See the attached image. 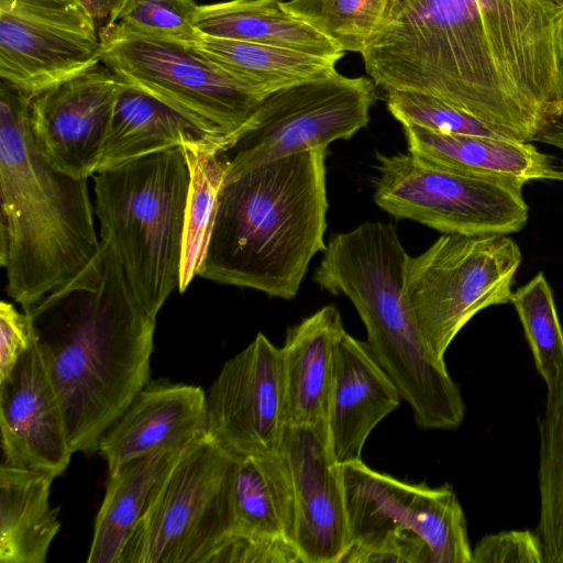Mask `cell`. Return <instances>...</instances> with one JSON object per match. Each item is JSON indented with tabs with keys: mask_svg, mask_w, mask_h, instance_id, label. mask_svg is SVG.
<instances>
[{
	"mask_svg": "<svg viewBox=\"0 0 563 563\" xmlns=\"http://www.w3.org/2000/svg\"><path fill=\"white\" fill-rule=\"evenodd\" d=\"M361 56L377 88L435 97L511 139L563 115L553 0H386Z\"/></svg>",
	"mask_w": 563,
	"mask_h": 563,
	"instance_id": "cell-1",
	"label": "cell"
},
{
	"mask_svg": "<svg viewBox=\"0 0 563 563\" xmlns=\"http://www.w3.org/2000/svg\"><path fill=\"white\" fill-rule=\"evenodd\" d=\"M60 400L74 453L103 433L150 382L156 314L132 290L110 246L23 310Z\"/></svg>",
	"mask_w": 563,
	"mask_h": 563,
	"instance_id": "cell-2",
	"label": "cell"
},
{
	"mask_svg": "<svg viewBox=\"0 0 563 563\" xmlns=\"http://www.w3.org/2000/svg\"><path fill=\"white\" fill-rule=\"evenodd\" d=\"M327 148L261 164L223 183L198 276L284 300L324 252Z\"/></svg>",
	"mask_w": 563,
	"mask_h": 563,
	"instance_id": "cell-3",
	"label": "cell"
},
{
	"mask_svg": "<svg viewBox=\"0 0 563 563\" xmlns=\"http://www.w3.org/2000/svg\"><path fill=\"white\" fill-rule=\"evenodd\" d=\"M31 96L0 85V263L23 310L75 277L98 253L88 179L55 168L30 128Z\"/></svg>",
	"mask_w": 563,
	"mask_h": 563,
	"instance_id": "cell-4",
	"label": "cell"
},
{
	"mask_svg": "<svg viewBox=\"0 0 563 563\" xmlns=\"http://www.w3.org/2000/svg\"><path fill=\"white\" fill-rule=\"evenodd\" d=\"M95 207L106 242L152 313L179 288L190 183L181 147L96 173Z\"/></svg>",
	"mask_w": 563,
	"mask_h": 563,
	"instance_id": "cell-5",
	"label": "cell"
},
{
	"mask_svg": "<svg viewBox=\"0 0 563 563\" xmlns=\"http://www.w3.org/2000/svg\"><path fill=\"white\" fill-rule=\"evenodd\" d=\"M409 257L391 223L367 221L332 236L313 278L351 300L371 353L405 396L428 390L441 374L408 297Z\"/></svg>",
	"mask_w": 563,
	"mask_h": 563,
	"instance_id": "cell-6",
	"label": "cell"
},
{
	"mask_svg": "<svg viewBox=\"0 0 563 563\" xmlns=\"http://www.w3.org/2000/svg\"><path fill=\"white\" fill-rule=\"evenodd\" d=\"M234 462L208 437L184 449L156 488L122 563H220L234 532Z\"/></svg>",
	"mask_w": 563,
	"mask_h": 563,
	"instance_id": "cell-7",
	"label": "cell"
},
{
	"mask_svg": "<svg viewBox=\"0 0 563 563\" xmlns=\"http://www.w3.org/2000/svg\"><path fill=\"white\" fill-rule=\"evenodd\" d=\"M509 235L442 234L428 250L409 257L407 292L431 358L444 355L463 327L479 311L510 302L521 264Z\"/></svg>",
	"mask_w": 563,
	"mask_h": 563,
	"instance_id": "cell-8",
	"label": "cell"
},
{
	"mask_svg": "<svg viewBox=\"0 0 563 563\" xmlns=\"http://www.w3.org/2000/svg\"><path fill=\"white\" fill-rule=\"evenodd\" d=\"M100 36L101 62L121 80L170 107L210 137L238 131L266 97L181 42L110 32Z\"/></svg>",
	"mask_w": 563,
	"mask_h": 563,
	"instance_id": "cell-9",
	"label": "cell"
},
{
	"mask_svg": "<svg viewBox=\"0 0 563 563\" xmlns=\"http://www.w3.org/2000/svg\"><path fill=\"white\" fill-rule=\"evenodd\" d=\"M376 98L371 78L339 73L267 95L219 150L223 183L266 162L351 139L367 125Z\"/></svg>",
	"mask_w": 563,
	"mask_h": 563,
	"instance_id": "cell-10",
	"label": "cell"
},
{
	"mask_svg": "<svg viewBox=\"0 0 563 563\" xmlns=\"http://www.w3.org/2000/svg\"><path fill=\"white\" fill-rule=\"evenodd\" d=\"M375 203L443 234L509 235L527 224L523 183L459 173L410 153L376 155Z\"/></svg>",
	"mask_w": 563,
	"mask_h": 563,
	"instance_id": "cell-11",
	"label": "cell"
},
{
	"mask_svg": "<svg viewBox=\"0 0 563 563\" xmlns=\"http://www.w3.org/2000/svg\"><path fill=\"white\" fill-rule=\"evenodd\" d=\"M100 63V30L77 0H0L1 80L33 97Z\"/></svg>",
	"mask_w": 563,
	"mask_h": 563,
	"instance_id": "cell-12",
	"label": "cell"
},
{
	"mask_svg": "<svg viewBox=\"0 0 563 563\" xmlns=\"http://www.w3.org/2000/svg\"><path fill=\"white\" fill-rule=\"evenodd\" d=\"M207 394V437L234 459L278 452L287 427L280 349L262 332Z\"/></svg>",
	"mask_w": 563,
	"mask_h": 563,
	"instance_id": "cell-13",
	"label": "cell"
},
{
	"mask_svg": "<svg viewBox=\"0 0 563 563\" xmlns=\"http://www.w3.org/2000/svg\"><path fill=\"white\" fill-rule=\"evenodd\" d=\"M120 84L101 62L31 97L32 136L49 164L76 178L98 172Z\"/></svg>",
	"mask_w": 563,
	"mask_h": 563,
	"instance_id": "cell-14",
	"label": "cell"
},
{
	"mask_svg": "<svg viewBox=\"0 0 563 563\" xmlns=\"http://www.w3.org/2000/svg\"><path fill=\"white\" fill-rule=\"evenodd\" d=\"M280 449L292 481L295 545L302 563H341L351 538L341 466L327 426L286 427Z\"/></svg>",
	"mask_w": 563,
	"mask_h": 563,
	"instance_id": "cell-15",
	"label": "cell"
},
{
	"mask_svg": "<svg viewBox=\"0 0 563 563\" xmlns=\"http://www.w3.org/2000/svg\"><path fill=\"white\" fill-rule=\"evenodd\" d=\"M1 462L60 476L71 451L63 407L35 344L0 382Z\"/></svg>",
	"mask_w": 563,
	"mask_h": 563,
	"instance_id": "cell-16",
	"label": "cell"
},
{
	"mask_svg": "<svg viewBox=\"0 0 563 563\" xmlns=\"http://www.w3.org/2000/svg\"><path fill=\"white\" fill-rule=\"evenodd\" d=\"M340 466L351 538L342 562L429 563L413 532L420 484L374 471L363 461Z\"/></svg>",
	"mask_w": 563,
	"mask_h": 563,
	"instance_id": "cell-17",
	"label": "cell"
},
{
	"mask_svg": "<svg viewBox=\"0 0 563 563\" xmlns=\"http://www.w3.org/2000/svg\"><path fill=\"white\" fill-rule=\"evenodd\" d=\"M207 437V394L199 386L148 382L100 439L109 473L134 459L179 451Z\"/></svg>",
	"mask_w": 563,
	"mask_h": 563,
	"instance_id": "cell-18",
	"label": "cell"
},
{
	"mask_svg": "<svg viewBox=\"0 0 563 563\" xmlns=\"http://www.w3.org/2000/svg\"><path fill=\"white\" fill-rule=\"evenodd\" d=\"M401 399L366 342L343 330L334 346L325 409L328 443L335 462L362 461L368 435Z\"/></svg>",
	"mask_w": 563,
	"mask_h": 563,
	"instance_id": "cell-19",
	"label": "cell"
},
{
	"mask_svg": "<svg viewBox=\"0 0 563 563\" xmlns=\"http://www.w3.org/2000/svg\"><path fill=\"white\" fill-rule=\"evenodd\" d=\"M408 153L459 173L510 179L558 180L560 167L531 142L504 135L452 134L402 125Z\"/></svg>",
	"mask_w": 563,
	"mask_h": 563,
	"instance_id": "cell-20",
	"label": "cell"
},
{
	"mask_svg": "<svg viewBox=\"0 0 563 563\" xmlns=\"http://www.w3.org/2000/svg\"><path fill=\"white\" fill-rule=\"evenodd\" d=\"M339 310L324 306L287 330L280 349L287 427L325 426Z\"/></svg>",
	"mask_w": 563,
	"mask_h": 563,
	"instance_id": "cell-21",
	"label": "cell"
},
{
	"mask_svg": "<svg viewBox=\"0 0 563 563\" xmlns=\"http://www.w3.org/2000/svg\"><path fill=\"white\" fill-rule=\"evenodd\" d=\"M54 476L0 464V563H45L60 529L49 503Z\"/></svg>",
	"mask_w": 563,
	"mask_h": 563,
	"instance_id": "cell-22",
	"label": "cell"
},
{
	"mask_svg": "<svg viewBox=\"0 0 563 563\" xmlns=\"http://www.w3.org/2000/svg\"><path fill=\"white\" fill-rule=\"evenodd\" d=\"M232 503L234 532L231 538L276 539L295 544V494L282 449L235 459Z\"/></svg>",
	"mask_w": 563,
	"mask_h": 563,
	"instance_id": "cell-23",
	"label": "cell"
},
{
	"mask_svg": "<svg viewBox=\"0 0 563 563\" xmlns=\"http://www.w3.org/2000/svg\"><path fill=\"white\" fill-rule=\"evenodd\" d=\"M208 139L214 137L170 107L121 80L98 172Z\"/></svg>",
	"mask_w": 563,
	"mask_h": 563,
	"instance_id": "cell-24",
	"label": "cell"
},
{
	"mask_svg": "<svg viewBox=\"0 0 563 563\" xmlns=\"http://www.w3.org/2000/svg\"><path fill=\"white\" fill-rule=\"evenodd\" d=\"M181 451H162L134 459L109 473L87 563H122L123 551L156 488Z\"/></svg>",
	"mask_w": 563,
	"mask_h": 563,
	"instance_id": "cell-25",
	"label": "cell"
},
{
	"mask_svg": "<svg viewBox=\"0 0 563 563\" xmlns=\"http://www.w3.org/2000/svg\"><path fill=\"white\" fill-rule=\"evenodd\" d=\"M198 34L341 59L345 53L289 13L282 0H228L199 5Z\"/></svg>",
	"mask_w": 563,
	"mask_h": 563,
	"instance_id": "cell-26",
	"label": "cell"
},
{
	"mask_svg": "<svg viewBox=\"0 0 563 563\" xmlns=\"http://www.w3.org/2000/svg\"><path fill=\"white\" fill-rule=\"evenodd\" d=\"M186 45L208 56L266 96L338 73L336 58L265 44L197 34Z\"/></svg>",
	"mask_w": 563,
	"mask_h": 563,
	"instance_id": "cell-27",
	"label": "cell"
},
{
	"mask_svg": "<svg viewBox=\"0 0 563 563\" xmlns=\"http://www.w3.org/2000/svg\"><path fill=\"white\" fill-rule=\"evenodd\" d=\"M223 137L208 139L181 147L188 164L190 183L185 214L179 292H184L194 277L198 276L212 230L218 197L225 174V163L219 153Z\"/></svg>",
	"mask_w": 563,
	"mask_h": 563,
	"instance_id": "cell-28",
	"label": "cell"
},
{
	"mask_svg": "<svg viewBox=\"0 0 563 563\" xmlns=\"http://www.w3.org/2000/svg\"><path fill=\"white\" fill-rule=\"evenodd\" d=\"M539 492L544 562L563 563V368L547 385L540 421Z\"/></svg>",
	"mask_w": 563,
	"mask_h": 563,
	"instance_id": "cell-29",
	"label": "cell"
},
{
	"mask_svg": "<svg viewBox=\"0 0 563 563\" xmlns=\"http://www.w3.org/2000/svg\"><path fill=\"white\" fill-rule=\"evenodd\" d=\"M413 532L424 543L429 563H472L467 523L452 486L420 484Z\"/></svg>",
	"mask_w": 563,
	"mask_h": 563,
	"instance_id": "cell-30",
	"label": "cell"
},
{
	"mask_svg": "<svg viewBox=\"0 0 563 563\" xmlns=\"http://www.w3.org/2000/svg\"><path fill=\"white\" fill-rule=\"evenodd\" d=\"M510 303L522 324L536 368L548 385L563 368V330L544 274L539 272L515 290Z\"/></svg>",
	"mask_w": 563,
	"mask_h": 563,
	"instance_id": "cell-31",
	"label": "cell"
},
{
	"mask_svg": "<svg viewBox=\"0 0 563 563\" xmlns=\"http://www.w3.org/2000/svg\"><path fill=\"white\" fill-rule=\"evenodd\" d=\"M386 0H288L286 10L325 36L341 51L362 53Z\"/></svg>",
	"mask_w": 563,
	"mask_h": 563,
	"instance_id": "cell-32",
	"label": "cell"
},
{
	"mask_svg": "<svg viewBox=\"0 0 563 563\" xmlns=\"http://www.w3.org/2000/svg\"><path fill=\"white\" fill-rule=\"evenodd\" d=\"M197 0H128L107 30L121 35L166 38L187 44L197 36Z\"/></svg>",
	"mask_w": 563,
	"mask_h": 563,
	"instance_id": "cell-33",
	"label": "cell"
},
{
	"mask_svg": "<svg viewBox=\"0 0 563 563\" xmlns=\"http://www.w3.org/2000/svg\"><path fill=\"white\" fill-rule=\"evenodd\" d=\"M385 100L389 113L401 125H418L452 134L504 135L475 117L429 95L389 90L385 91Z\"/></svg>",
	"mask_w": 563,
	"mask_h": 563,
	"instance_id": "cell-34",
	"label": "cell"
},
{
	"mask_svg": "<svg viewBox=\"0 0 563 563\" xmlns=\"http://www.w3.org/2000/svg\"><path fill=\"white\" fill-rule=\"evenodd\" d=\"M544 563L538 533L510 530L484 536L473 549L472 563Z\"/></svg>",
	"mask_w": 563,
	"mask_h": 563,
	"instance_id": "cell-35",
	"label": "cell"
},
{
	"mask_svg": "<svg viewBox=\"0 0 563 563\" xmlns=\"http://www.w3.org/2000/svg\"><path fill=\"white\" fill-rule=\"evenodd\" d=\"M34 343L27 313L7 301L0 303V382L9 377L20 357Z\"/></svg>",
	"mask_w": 563,
	"mask_h": 563,
	"instance_id": "cell-36",
	"label": "cell"
},
{
	"mask_svg": "<svg viewBox=\"0 0 563 563\" xmlns=\"http://www.w3.org/2000/svg\"><path fill=\"white\" fill-rule=\"evenodd\" d=\"M95 19L100 32L118 19L128 0H77Z\"/></svg>",
	"mask_w": 563,
	"mask_h": 563,
	"instance_id": "cell-37",
	"label": "cell"
},
{
	"mask_svg": "<svg viewBox=\"0 0 563 563\" xmlns=\"http://www.w3.org/2000/svg\"><path fill=\"white\" fill-rule=\"evenodd\" d=\"M533 142L548 144L563 154V115L540 132ZM559 181H563V168H560Z\"/></svg>",
	"mask_w": 563,
	"mask_h": 563,
	"instance_id": "cell-38",
	"label": "cell"
},
{
	"mask_svg": "<svg viewBox=\"0 0 563 563\" xmlns=\"http://www.w3.org/2000/svg\"><path fill=\"white\" fill-rule=\"evenodd\" d=\"M555 2H559V3H563V0H553Z\"/></svg>",
	"mask_w": 563,
	"mask_h": 563,
	"instance_id": "cell-39",
	"label": "cell"
},
{
	"mask_svg": "<svg viewBox=\"0 0 563 563\" xmlns=\"http://www.w3.org/2000/svg\"><path fill=\"white\" fill-rule=\"evenodd\" d=\"M283 1V0H282Z\"/></svg>",
	"mask_w": 563,
	"mask_h": 563,
	"instance_id": "cell-40",
	"label": "cell"
}]
</instances>
